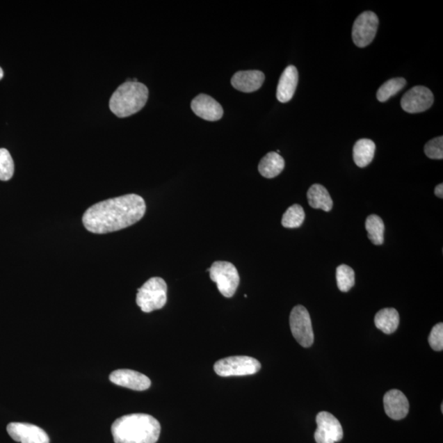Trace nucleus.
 <instances>
[{"label":"nucleus","instance_id":"7","mask_svg":"<svg viewBox=\"0 0 443 443\" xmlns=\"http://www.w3.org/2000/svg\"><path fill=\"white\" fill-rule=\"evenodd\" d=\"M290 327L292 335L298 344L305 348L314 344V337L312 319L307 308L296 305L290 314Z\"/></svg>","mask_w":443,"mask_h":443},{"label":"nucleus","instance_id":"24","mask_svg":"<svg viewBox=\"0 0 443 443\" xmlns=\"http://www.w3.org/2000/svg\"><path fill=\"white\" fill-rule=\"evenodd\" d=\"M336 277L337 287L342 292L349 291L355 285V272L346 264L337 268Z\"/></svg>","mask_w":443,"mask_h":443},{"label":"nucleus","instance_id":"29","mask_svg":"<svg viewBox=\"0 0 443 443\" xmlns=\"http://www.w3.org/2000/svg\"><path fill=\"white\" fill-rule=\"evenodd\" d=\"M3 72L1 67H0V80H1L3 79Z\"/></svg>","mask_w":443,"mask_h":443},{"label":"nucleus","instance_id":"15","mask_svg":"<svg viewBox=\"0 0 443 443\" xmlns=\"http://www.w3.org/2000/svg\"><path fill=\"white\" fill-rule=\"evenodd\" d=\"M266 76L257 70L240 71L232 79V85L241 92L250 93L261 88Z\"/></svg>","mask_w":443,"mask_h":443},{"label":"nucleus","instance_id":"6","mask_svg":"<svg viewBox=\"0 0 443 443\" xmlns=\"http://www.w3.org/2000/svg\"><path fill=\"white\" fill-rule=\"evenodd\" d=\"M214 369L221 377L252 376L260 371L261 364L250 356H231L219 360Z\"/></svg>","mask_w":443,"mask_h":443},{"label":"nucleus","instance_id":"22","mask_svg":"<svg viewBox=\"0 0 443 443\" xmlns=\"http://www.w3.org/2000/svg\"><path fill=\"white\" fill-rule=\"evenodd\" d=\"M405 85L406 81L403 77H397V79L386 81L378 90L377 99L378 102H386L387 99L403 90Z\"/></svg>","mask_w":443,"mask_h":443},{"label":"nucleus","instance_id":"9","mask_svg":"<svg viewBox=\"0 0 443 443\" xmlns=\"http://www.w3.org/2000/svg\"><path fill=\"white\" fill-rule=\"evenodd\" d=\"M316 423L314 440L317 443H335L344 437V429L335 415L322 411L317 415Z\"/></svg>","mask_w":443,"mask_h":443},{"label":"nucleus","instance_id":"20","mask_svg":"<svg viewBox=\"0 0 443 443\" xmlns=\"http://www.w3.org/2000/svg\"><path fill=\"white\" fill-rule=\"evenodd\" d=\"M376 150V145L373 140H359L353 148V159L356 166L360 168L368 166L373 161Z\"/></svg>","mask_w":443,"mask_h":443},{"label":"nucleus","instance_id":"12","mask_svg":"<svg viewBox=\"0 0 443 443\" xmlns=\"http://www.w3.org/2000/svg\"><path fill=\"white\" fill-rule=\"evenodd\" d=\"M109 380L118 386L140 392L149 389L152 385V381L147 376L131 369H118L112 372Z\"/></svg>","mask_w":443,"mask_h":443},{"label":"nucleus","instance_id":"23","mask_svg":"<svg viewBox=\"0 0 443 443\" xmlns=\"http://www.w3.org/2000/svg\"><path fill=\"white\" fill-rule=\"evenodd\" d=\"M305 218V211L299 204L291 205L287 209L282 218V225L286 228H298L303 225Z\"/></svg>","mask_w":443,"mask_h":443},{"label":"nucleus","instance_id":"16","mask_svg":"<svg viewBox=\"0 0 443 443\" xmlns=\"http://www.w3.org/2000/svg\"><path fill=\"white\" fill-rule=\"evenodd\" d=\"M299 80L298 71L293 65L286 68L281 75L277 88V99L281 103L289 102L293 97Z\"/></svg>","mask_w":443,"mask_h":443},{"label":"nucleus","instance_id":"10","mask_svg":"<svg viewBox=\"0 0 443 443\" xmlns=\"http://www.w3.org/2000/svg\"><path fill=\"white\" fill-rule=\"evenodd\" d=\"M435 97L432 91L426 86H418L411 88L401 100L403 111L409 113H422L430 108Z\"/></svg>","mask_w":443,"mask_h":443},{"label":"nucleus","instance_id":"19","mask_svg":"<svg viewBox=\"0 0 443 443\" xmlns=\"http://www.w3.org/2000/svg\"><path fill=\"white\" fill-rule=\"evenodd\" d=\"M284 167V159L280 154L271 152L260 161L259 172L264 177L273 178L280 175Z\"/></svg>","mask_w":443,"mask_h":443},{"label":"nucleus","instance_id":"21","mask_svg":"<svg viewBox=\"0 0 443 443\" xmlns=\"http://www.w3.org/2000/svg\"><path fill=\"white\" fill-rule=\"evenodd\" d=\"M365 228H367L369 239L373 245H380L383 243L385 225L380 217L376 214L369 216L365 222Z\"/></svg>","mask_w":443,"mask_h":443},{"label":"nucleus","instance_id":"28","mask_svg":"<svg viewBox=\"0 0 443 443\" xmlns=\"http://www.w3.org/2000/svg\"><path fill=\"white\" fill-rule=\"evenodd\" d=\"M435 193L438 198H441V199L443 198V184H442L437 185L436 186Z\"/></svg>","mask_w":443,"mask_h":443},{"label":"nucleus","instance_id":"17","mask_svg":"<svg viewBox=\"0 0 443 443\" xmlns=\"http://www.w3.org/2000/svg\"><path fill=\"white\" fill-rule=\"evenodd\" d=\"M399 323V313L394 308H385L379 310L374 318V323H376L377 328L386 335L394 333L398 328Z\"/></svg>","mask_w":443,"mask_h":443},{"label":"nucleus","instance_id":"13","mask_svg":"<svg viewBox=\"0 0 443 443\" xmlns=\"http://www.w3.org/2000/svg\"><path fill=\"white\" fill-rule=\"evenodd\" d=\"M191 109L200 118L204 120L214 122L221 120L223 109L220 104L209 95L200 94L191 102Z\"/></svg>","mask_w":443,"mask_h":443},{"label":"nucleus","instance_id":"27","mask_svg":"<svg viewBox=\"0 0 443 443\" xmlns=\"http://www.w3.org/2000/svg\"><path fill=\"white\" fill-rule=\"evenodd\" d=\"M429 345L436 351L443 350V323H437L432 328L430 335L428 337Z\"/></svg>","mask_w":443,"mask_h":443},{"label":"nucleus","instance_id":"18","mask_svg":"<svg viewBox=\"0 0 443 443\" xmlns=\"http://www.w3.org/2000/svg\"><path fill=\"white\" fill-rule=\"evenodd\" d=\"M308 202L313 209H322L330 212L332 209V200L328 191L321 184L310 186L307 193Z\"/></svg>","mask_w":443,"mask_h":443},{"label":"nucleus","instance_id":"4","mask_svg":"<svg viewBox=\"0 0 443 443\" xmlns=\"http://www.w3.org/2000/svg\"><path fill=\"white\" fill-rule=\"evenodd\" d=\"M168 287L161 277H152L138 289L136 304L145 313L161 309L167 303Z\"/></svg>","mask_w":443,"mask_h":443},{"label":"nucleus","instance_id":"3","mask_svg":"<svg viewBox=\"0 0 443 443\" xmlns=\"http://www.w3.org/2000/svg\"><path fill=\"white\" fill-rule=\"evenodd\" d=\"M149 97V90L140 82L127 81L114 92L109 108L118 118H127L143 108Z\"/></svg>","mask_w":443,"mask_h":443},{"label":"nucleus","instance_id":"5","mask_svg":"<svg viewBox=\"0 0 443 443\" xmlns=\"http://www.w3.org/2000/svg\"><path fill=\"white\" fill-rule=\"evenodd\" d=\"M209 277L216 282L219 292L227 298L234 296L240 283V276L237 269L230 262L216 261L210 268Z\"/></svg>","mask_w":443,"mask_h":443},{"label":"nucleus","instance_id":"14","mask_svg":"<svg viewBox=\"0 0 443 443\" xmlns=\"http://www.w3.org/2000/svg\"><path fill=\"white\" fill-rule=\"evenodd\" d=\"M383 404L387 417L392 419H403L408 414L409 401L403 392L399 390L387 392L383 398Z\"/></svg>","mask_w":443,"mask_h":443},{"label":"nucleus","instance_id":"26","mask_svg":"<svg viewBox=\"0 0 443 443\" xmlns=\"http://www.w3.org/2000/svg\"><path fill=\"white\" fill-rule=\"evenodd\" d=\"M424 153L429 159H443V137L438 136L436 138L429 140L424 146Z\"/></svg>","mask_w":443,"mask_h":443},{"label":"nucleus","instance_id":"2","mask_svg":"<svg viewBox=\"0 0 443 443\" xmlns=\"http://www.w3.org/2000/svg\"><path fill=\"white\" fill-rule=\"evenodd\" d=\"M161 424L152 415L131 414L118 418L111 427L115 443H156Z\"/></svg>","mask_w":443,"mask_h":443},{"label":"nucleus","instance_id":"1","mask_svg":"<svg viewBox=\"0 0 443 443\" xmlns=\"http://www.w3.org/2000/svg\"><path fill=\"white\" fill-rule=\"evenodd\" d=\"M145 210L141 196L125 195L92 205L85 212L82 222L93 234H108L135 225L144 217Z\"/></svg>","mask_w":443,"mask_h":443},{"label":"nucleus","instance_id":"11","mask_svg":"<svg viewBox=\"0 0 443 443\" xmlns=\"http://www.w3.org/2000/svg\"><path fill=\"white\" fill-rule=\"evenodd\" d=\"M8 435L21 443H49V437L42 428L26 423H10L7 426Z\"/></svg>","mask_w":443,"mask_h":443},{"label":"nucleus","instance_id":"25","mask_svg":"<svg viewBox=\"0 0 443 443\" xmlns=\"http://www.w3.org/2000/svg\"><path fill=\"white\" fill-rule=\"evenodd\" d=\"M15 172V163L6 149H0V180H10Z\"/></svg>","mask_w":443,"mask_h":443},{"label":"nucleus","instance_id":"8","mask_svg":"<svg viewBox=\"0 0 443 443\" xmlns=\"http://www.w3.org/2000/svg\"><path fill=\"white\" fill-rule=\"evenodd\" d=\"M379 24L376 13L371 11L364 12L354 22L353 39L356 47H368L376 38Z\"/></svg>","mask_w":443,"mask_h":443}]
</instances>
